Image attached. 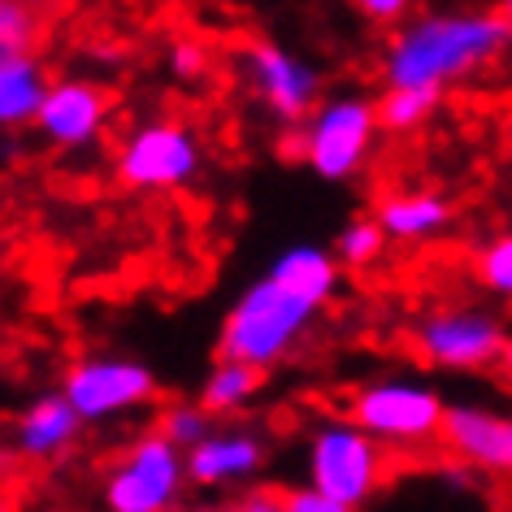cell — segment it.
Segmentation results:
<instances>
[{
    "instance_id": "1",
    "label": "cell",
    "mask_w": 512,
    "mask_h": 512,
    "mask_svg": "<svg viewBox=\"0 0 512 512\" xmlns=\"http://www.w3.org/2000/svg\"><path fill=\"white\" fill-rule=\"evenodd\" d=\"M339 265L322 248H291L265 283H256L222 326V361L270 369L313 322V313L335 296Z\"/></svg>"
},
{
    "instance_id": "2",
    "label": "cell",
    "mask_w": 512,
    "mask_h": 512,
    "mask_svg": "<svg viewBox=\"0 0 512 512\" xmlns=\"http://www.w3.org/2000/svg\"><path fill=\"white\" fill-rule=\"evenodd\" d=\"M512 44V27L499 9H443L421 14L387 44L382 79L387 87H430L443 92L469 74L495 66Z\"/></svg>"
},
{
    "instance_id": "3",
    "label": "cell",
    "mask_w": 512,
    "mask_h": 512,
    "mask_svg": "<svg viewBox=\"0 0 512 512\" xmlns=\"http://www.w3.org/2000/svg\"><path fill=\"white\" fill-rule=\"evenodd\" d=\"M387 447L356 426V421H326L309 439V486L335 504L361 508L387 482Z\"/></svg>"
},
{
    "instance_id": "4",
    "label": "cell",
    "mask_w": 512,
    "mask_h": 512,
    "mask_svg": "<svg viewBox=\"0 0 512 512\" xmlns=\"http://www.w3.org/2000/svg\"><path fill=\"white\" fill-rule=\"evenodd\" d=\"M443 395L413 378H382L352 395L348 421H356L382 447H426L443 439Z\"/></svg>"
},
{
    "instance_id": "5",
    "label": "cell",
    "mask_w": 512,
    "mask_h": 512,
    "mask_svg": "<svg viewBox=\"0 0 512 512\" xmlns=\"http://www.w3.org/2000/svg\"><path fill=\"white\" fill-rule=\"evenodd\" d=\"M187 482V452L161 430L135 439L105 473V512H174Z\"/></svg>"
},
{
    "instance_id": "6",
    "label": "cell",
    "mask_w": 512,
    "mask_h": 512,
    "mask_svg": "<svg viewBox=\"0 0 512 512\" xmlns=\"http://www.w3.org/2000/svg\"><path fill=\"white\" fill-rule=\"evenodd\" d=\"M413 348L434 369H491L504 361L508 348V326L495 313L478 309V304H447L417 322Z\"/></svg>"
},
{
    "instance_id": "7",
    "label": "cell",
    "mask_w": 512,
    "mask_h": 512,
    "mask_svg": "<svg viewBox=\"0 0 512 512\" xmlns=\"http://www.w3.org/2000/svg\"><path fill=\"white\" fill-rule=\"evenodd\" d=\"M378 126V105L365 96H348L326 105L313 118L309 135H304V161L322 178H348L361 170V161L374 148Z\"/></svg>"
},
{
    "instance_id": "8",
    "label": "cell",
    "mask_w": 512,
    "mask_h": 512,
    "mask_svg": "<svg viewBox=\"0 0 512 512\" xmlns=\"http://www.w3.org/2000/svg\"><path fill=\"white\" fill-rule=\"evenodd\" d=\"M66 400L83 421H105L126 408H139L157 395V378L139 361H118V356H92L66 374Z\"/></svg>"
},
{
    "instance_id": "9",
    "label": "cell",
    "mask_w": 512,
    "mask_h": 512,
    "mask_svg": "<svg viewBox=\"0 0 512 512\" xmlns=\"http://www.w3.org/2000/svg\"><path fill=\"white\" fill-rule=\"evenodd\" d=\"M196 165H200V148L187 126L152 122L122 144L118 178L139 191H165V187L187 183V178L196 174Z\"/></svg>"
},
{
    "instance_id": "10",
    "label": "cell",
    "mask_w": 512,
    "mask_h": 512,
    "mask_svg": "<svg viewBox=\"0 0 512 512\" xmlns=\"http://www.w3.org/2000/svg\"><path fill=\"white\" fill-rule=\"evenodd\" d=\"M439 443L469 469L512 473V413L486 404H447Z\"/></svg>"
},
{
    "instance_id": "11",
    "label": "cell",
    "mask_w": 512,
    "mask_h": 512,
    "mask_svg": "<svg viewBox=\"0 0 512 512\" xmlns=\"http://www.w3.org/2000/svg\"><path fill=\"white\" fill-rule=\"evenodd\" d=\"M113 105V92L96 83H53V92H48L44 109H40V131L53 139L61 148H79L87 139H96L100 122H105V113Z\"/></svg>"
},
{
    "instance_id": "12",
    "label": "cell",
    "mask_w": 512,
    "mask_h": 512,
    "mask_svg": "<svg viewBox=\"0 0 512 512\" xmlns=\"http://www.w3.org/2000/svg\"><path fill=\"white\" fill-rule=\"evenodd\" d=\"M248 66H252V79L261 87V96L270 100V109H278L283 118H304L313 109V96H317V74L296 61L283 48L256 40L248 44Z\"/></svg>"
},
{
    "instance_id": "13",
    "label": "cell",
    "mask_w": 512,
    "mask_h": 512,
    "mask_svg": "<svg viewBox=\"0 0 512 512\" xmlns=\"http://www.w3.org/2000/svg\"><path fill=\"white\" fill-rule=\"evenodd\" d=\"M265 447L248 430H217L200 447L187 452V482L196 486H230L261 469Z\"/></svg>"
},
{
    "instance_id": "14",
    "label": "cell",
    "mask_w": 512,
    "mask_h": 512,
    "mask_svg": "<svg viewBox=\"0 0 512 512\" xmlns=\"http://www.w3.org/2000/svg\"><path fill=\"white\" fill-rule=\"evenodd\" d=\"M79 421L83 417L74 413V404L66 400V395H44V400H35L27 413L18 417L14 447L27 460H53L74 443Z\"/></svg>"
},
{
    "instance_id": "15",
    "label": "cell",
    "mask_w": 512,
    "mask_h": 512,
    "mask_svg": "<svg viewBox=\"0 0 512 512\" xmlns=\"http://www.w3.org/2000/svg\"><path fill=\"white\" fill-rule=\"evenodd\" d=\"M378 226L387 230V239H430L452 222V204L439 191H391L378 200Z\"/></svg>"
},
{
    "instance_id": "16",
    "label": "cell",
    "mask_w": 512,
    "mask_h": 512,
    "mask_svg": "<svg viewBox=\"0 0 512 512\" xmlns=\"http://www.w3.org/2000/svg\"><path fill=\"white\" fill-rule=\"evenodd\" d=\"M48 92H53V83H48V70L40 66V57L5 61L0 66V126L40 118Z\"/></svg>"
},
{
    "instance_id": "17",
    "label": "cell",
    "mask_w": 512,
    "mask_h": 512,
    "mask_svg": "<svg viewBox=\"0 0 512 512\" xmlns=\"http://www.w3.org/2000/svg\"><path fill=\"white\" fill-rule=\"evenodd\" d=\"M44 35H48L44 0H0V66L22 57H40Z\"/></svg>"
},
{
    "instance_id": "18",
    "label": "cell",
    "mask_w": 512,
    "mask_h": 512,
    "mask_svg": "<svg viewBox=\"0 0 512 512\" xmlns=\"http://www.w3.org/2000/svg\"><path fill=\"white\" fill-rule=\"evenodd\" d=\"M265 382V369L256 365H239V361H222L204 382V395H200V408L204 413H230V408L248 404Z\"/></svg>"
},
{
    "instance_id": "19",
    "label": "cell",
    "mask_w": 512,
    "mask_h": 512,
    "mask_svg": "<svg viewBox=\"0 0 512 512\" xmlns=\"http://www.w3.org/2000/svg\"><path fill=\"white\" fill-rule=\"evenodd\" d=\"M443 92H430V87H387V96L378 100V126L382 131H417L421 122H430V113L439 109Z\"/></svg>"
},
{
    "instance_id": "20",
    "label": "cell",
    "mask_w": 512,
    "mask_h": 512,
    "mask_svg": "<svg viewBox=\"0 0 512 512\" xmlns=\"http://www.w3.org/2000/svg\"><path fill=\"white\" fill-rule=\"evenodd\" d=\"M473 278L499 300H512V230L495 235L473 252Z\"/></svg>"
},
{
    "instance_id": "21",
    "label": "cell",
    "mask_w": 512,
    "mask_h": 512,
    "mask_svg": "<svg viewBox=\"0 0 512 512\" xmlns=\"http://www.w3.org/2000/svg\"><path fill=\"white\" fill-rule=\"evenodd\" d=\"M382 248H387V230L378 226V217H356L352 226H343L339 235V256L343 265H352V270H365V265H374Z\"/></svg>"
},
{
    "instance_id": "22",
    "label": "cell",
    "mask_w": 512,
    "mask_h": 512,
    "mask_svg": "<svg viewBox=\"0 0 512 512\" xmlns=\"http://www.w3.org/2000/svg\"><path fill=\"white\" fill-rule=\"evenodd\" d=\"M157 430L178 447V452H191V447H200L213 434L209 430V413H204L200 404H174V408H165Z\"/></svg>"
},
{
    "instance_id": "23",
    "label": "cell",
    "mask_w": 512,
    "mask_h": 512,
    "mask_svg": "<svg viewBox=\"0 0 512 512\" xmlns=\"http://www.w3.org/2000/svg\"><path fill=\"white\" fill-rule=\"evenodd\" d=\"M283 504H287V512H356L348 504H335V499L322 491H313L309 482L296 486V491H283Z\"/></svg>"
},
{
    "instance_id": "24",
    "label": "cell",
    "mask_w": 512,
    "mask_h": 512,
    "mask_svg": "<svg viewBox=\"0 0 512 512\" xmlns=\"http://www.w3.org/2000/svg\"><path fill=\"white\" fill-rule=\"evenodd\" d=\"M170 66L183 74V79H196V74L204 70V44H196V40H178V44L170 48Z\"/></svg>"
},
{
    "instance_id": "25",
    "label": "cell",
    "mask_w": 512,
    "mask_h": 512,
    "mask_svg": "<svg viewBox=\"0 0 512 512\" xmlns=\"http://www.w3.org/2000/svg\"><path fill=\"white\" fill-rule=\"evenodd\" d=\"M413 0H356V9L369 18V22H400L408 14Z\"/></svg>"
},
{
    "instance_id": "26",
    "label": "cell",
    "mask_w": 512,
    "mask_h": 512,
    "mask_svg": "<svg viewBox=\"0 0 512 512\" xmlns=\"http://www.w3.org/2000/svg\"><path fill=\"white\" fill-rule=\"evenodd\" d=\"M235 512H287V504H283V495H274V491H252L239 499Z\"/></svg>"
},
{
    "instance_id": "27",
    "label": "cell",
    "mask_w": 512,
    "mask_h": 512,
    "mask_svg": "<svg viewBox=\"0 0 512 512\" xmlns=\"http://www.w3.org/2000/svg\"><path fill=\"white\" fill-rule=\"evenodd\" d=\"M499 369H504V378L512 382V335H508V348H504V361H499Z\"/></svg>"
},
{
    "instance_id": "28",
    "label": "cell",
    "mask_w": 512,
    "mask_h": 512,
    "mask_svg": "<svg viewBox=\"0 0 512 512\" xmlns=\"http://www.w3.org/2000/svg\"><path fill=\"white\" fill-rule=\"evenodd\" d=\"M499 14H504V22L512 27V0H499Z\"/></svg>"
},
{
    "instance_id": "29",
    "label": "cell",
    "mask_w": 512,
    "mask_h": 512,
    "mask_svg": "<svg viewBox=\"0 0 512 512\" xmlns=\"http://www.w3.org/2000/svg\"><path fill=\"white\" fill-rule=\"evenodd\" d=\"M0 512H14V499H9L5 491H0Z\"/></svg>"
},
{
    "instance_id": "30",
    "label": "cell",
    "mask_w": 512,
    "mask_h": 512,
    "mask_svg": "<svg viewBox=\"0 0 512 512\" xmlns=\"http://www.w3.org/2000/svg\"><path fill=\"white\" fill-rule=\"evenodd\" d=\"M204 512H217V508H204Z\"/></svg>"
},
{
    "instance_id": "31",
    "label": "cell",
    "mask_w": 512,
    "mask_h": 512,
    "mask_svg": "<svg viewBox=\"0 0 512 512\" xmlns=\"http://www.w3.org/2000/svg\"><path fill=\"white\" fill-rule=\"evenodd\" d=\"M48 512H57V508H48Z\"/></svg>"
}]
</instances>
